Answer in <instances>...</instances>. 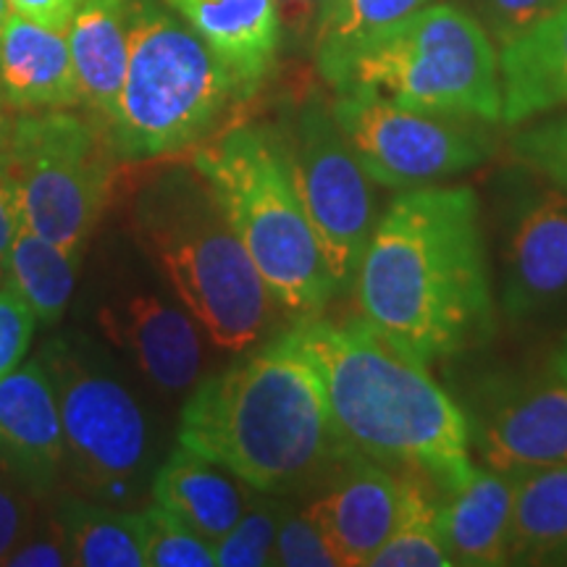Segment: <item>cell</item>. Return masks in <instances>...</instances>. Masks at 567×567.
<instances>
[{"instance_id":"cell-36","label":"cell","mask_w":567,"mask_h":567,"mask_svg":"<svg viewBox=\"0 0 567 567\" xmlns=\"http://www.w3.org/2000/svg\"><path fill=\"white\" fill-rule=\"evenodd\" d=\"M21 229H24V218H21L17 187H13L6 161H0V279H3L6 258H9L13 239Z\"/></svg>"},{"instance_id":"cell-13","label":"cell","mask_w":567,"mask_h":567,"mask_svg":"<svg viewBox=\"0 0 567 567\" xmlns=\"http://www.w3.org/2000/svg\"><path fill=\"white\" fill-rule=\"evenodd\" d=\"M321 484V492L302 513L323 534L337 565H371L400 520L405 476L352 452Z\"/></svg>"},{"instance_id":"cell-25","label":"cell","mask_w":567,"mask_h":567,"mask_svg":"<svg viewBox=\"0 0 567 567\" xmlns=\"http://www.w3.org/2000/svg\"><path fill=\"white\" fill-rule=\"evenodd\" d=\"M66 528L71 565L82 567H142L145 538L142 513L103 505V502H69L61 509Z\"/></svg>"},{"instance_id":"cell-1","label":"cell","mask_w":567,"mask_h":567,"mask_svg":"<svg viewBox=\"0 0 567 567\" xmlns=\"http://www.w3.org/2000/svg\"><path fill=\"white\" fill-rule=\"evenodd\" d=\"M352 292L363 321L429 368L486 344L496 321L476 193L431 184L396 195Z\"/></svg>"},{"instance_id":"cell-14","label":"cell","mask_w":567,"mask_h":567,"mask_svg":"<svg viewBox=\"0 0 567 567\" xmlns=\"http://www.w3.org/2000/svg\"><path fill=\"white\" fill-rule=\"evenodd\" d=\"M567 295V193L547 182L509 213L502 239V305L528 318Z\"/></svg>"},{"instance_id":"cell-15","label":"cell","mask_w":567,"mask_h":567,"mask_svg":"<svg viewBox=\"0 0 567 567\" xmlns=\"http://www.w3.org/2000/svg\"><path fill=\"white\" fill-rule=\"evenodd\" d=\"M66 465L59 396L42 358L13 368L0 379V467L45 494Z\"/></svg>"},{"instance_id":"cell-6","label":"cell","mask_w":567,"mask_h":567,"mask_svg":"<svg viewBox=\"0 0 567 567\" xmlns=\"http://www.w3.org/2000/svg\"><path fill=\"white\" fill-rule=\"evenodd\" d=\"M316 59L337 92H375L408 109L502 124L499 53L481 21L452 3L425 6Z\"/></svg>"},{"instance_id":"cell-22","label":"cell","mask_w":567,"mask_h":567,"mask_svg":"<svg viewBox=\"0 0 567 567\" xmlns=\"http://www.w3.org/2000/svg\"><path fill=\"white\" fill-rule=\"evenodd\" d=\"M515 478L476 467L463 484L444 494L442 536L452 565H509V520Z\"/></svg>"},{"instance_id":"cell-19","label":"cell","mask_w":567,"mask_h":567,"mask_svg":"<svg viewBox=\"0 0 567 567\" xmlns=\"http://www.w3.org/2000/svg\"><path fill=\"white\" fill-rule=\"evenodd\" d=\"M499 74L507 126L567 109V3L499 48Z\"/></svg>"},{"instance_id":"cell-8","label":"cell","mask_w":567,"mask_h":567,"mask_svg":"<svg viewBox=\"0 0 567 567\" xmlns=\"http://www.w3.org/2000/svg\"><path fill=\"white\" fill-rule=\"evenodd\" d=\"M40 358L59 396L71 476L95 502L134 505L153 463L151 429L134 394L90 344L53 339Z\"/></svg>"},{"instance_id":"cell-21","label":"cell","mask_w":567,"mask_h":567,"mask_svg":"<svg viewBox=\"0 0 567 567\" xmlns=\"http://www.w3.org/2000/svg\"><path fill=\"white\" fill-rule=\"evenodd\" d=\"M69 48L87 103L105 130L116 122L132 48V0H82L71 19Z\"/></svg>"},{"instance_id":"cell-34","label":"cell","mask_w":567,"mask_h":567,"mask_svg":"<svg viewBox=\"0 0 567 567\" xmlns=\"http://www.w3.org/2000/svg\"><path fill=\"white\" fill-rule=\"evenodd\" d=\"M38 318L21 297L9 287H0V379L21 365L30 350Z\"/></svg>"},{"instance_id":"cell-37","label":"cell","mask_w":567,"mask_h":567,"mask_svg":"<svg viewBox=\"0 0 567 567\" xmlns=\"http://www.w3.org/2000/svg\"><path fill=\"white\" fill-rule=\"evenodd\" d=\"M82 0H9L11 11L42 27L66 32Z\"/></svg>"},{"instance_id":"cell-41","label":"cell","mask_w":567,"mask_h":567,"mask_svg":"<svg viewBox=\"0 0 567 567\" xmlns=\"http://www.w3.org/2000/svg\"><path fill=\"white\" fill-rule=\"evenodd\" d=\"M9 13H11L9 0H0V32H3V24H6V19H9Z\"/></svg>"},{"instance_id":"cell-30","label":"cell","mask_w":567,"mask_h":567,"mask_svg":"<svg viewBox=\"0 0 567 567\" xmlns=\"http://www.w3.org/2000/svg\"><path fill=\"white\" fill-rule=\"evenodd\" d=\"M513 155L536 176L567 193V116L517 132Z\"/></svg>"},{"instance_id":"cell-40","label":"cell","mask_w":567,"mask_h":567,"mask_svg":"<svg viewBox=\"0 0 567 567\" xmlns=\"http://www.w3.org/2000/svg\"><path fill=\"white\" fill-rule=\"evenodd\" d=\"M551 363H555V371L567 381V337L563 339V344H559V350L555 352V360H551Z\"/></svg>"},{"instance_id":"cell-29","label":"cell","mask_w":567,"mask_h":567,"mask_svg":"<svg viewBox=\"0 0 567 567\" xmlns=\"http://www.w3.org/2000/svg\"><path fill=\"white\" fill-rule=\"evenodd\" d=\"M284 505L266 492H252V499L229 534L216 544V565L264 567L274 563V544L279 534Z\"/></svg>"},{"instance_id":"cell-18","label":"cell","mask_w":567,"mask_h":567,"mask_svg":"<svg viewBox=\"0 0 567 567\" xmlns=\"http://www.w3.org/2000/svg\"><path fill=\"white\" fill-rule=\"evenodd\" d=\"M0 97L13 111H63L82 103L66 32L9 13L0 32Z\"/></svg>"},{"instance_id":"cell-16","label":"cell","mask_w":567,"mask_h":567,"mask_svg":"<svg viewBox=\"0 0 567 567\" xmlns=\"http://www.w3.org/2000/svg\"><path fill=\"white\" fill-rule=\"evenodd\" d=\"M101 323L163 392H184L200 379V323L184 305L179 308L158 295H132L122 305L103 308Z\"/></svg>"},{"instance_id":"cell-4","label":"cell","mask_w":567,"mask_h":567,"mask_svg":"<svg viewBox=\"0 0 567 567\" xmlns=\"http://www.w3.org/2000/svg\"><path fill=\"white\" fill-rule=\"evenodd\" d=\"M132 226L213 344L247 352L264 342L281 308L193 163L145 176L132 203Z\"/></svg>"},{"instance_id":"cell-9","label":"cell","mask_w":567,"mask_h":567,"mask_svg":"<svg viewBox=\"0 0 567 567\" xmlns=\"http://www.w3.org/2000/svg\"><path fill=\"white\" fill-rule=\"evenodd\" d=\"M113 155L109 134L66 111L13 118L6 168L27 229L82 252L111 197Z\"/></svg>"},{"instance_id":"cell-24","label":"cell","mask_w":567,"mask_h":567,"mask_svg":"<svg viewBox=\"0 0 567 567\" xmlns=\"http://www.w3.org/2000/svg\"><path fill=\"white\" fill-rule=\"evenodd\" d=\"M76 266L80 252H71L24 226L6 258L3 281L30 305L38 323L53 326L66 313L74 295Z\"/></svg>"},{"instance_id":"cell-7","label":"cell","mask_w":567,"mask_h":567,"mask_svg":"<svg viewBox=\"0 0 567 567\" xmlns=\"http://www.w3.org/2000/svg\"><path fill=\"white\" fill-rule=\"evenodd\" d=\"M237 97L231 76L161 0H132V48L116 122V158L145 163L195 151Z\"/></svg>"},{"instance_id":"cell-42","label":"cell","mask_w":567,"mask_h":567,"mask_svg":"<svg viewBox=\"0 0 567 567\" xmlns=\"http://www.w3.org/2000/svg\"><path fill=\"white\" fill-rule=\"evenodd\" d=\"M331 3V0H323V9H326V6H329ZM323 13V11H321Z\"/></svg>"},{"instance_id":"cell-32","label":"cell","mask_w":567,"mask_h":567,"mask_svg":"<svg viewBox=\"0 0 567 567\" xmlns=\"http://www.w3.org/2000/svg\"><path fill=\"white\" fill-rule=\"evenodd\" d=\"M471 3L473 17L481 21L494 45L505 48L567 0H471Z\"/></svg>"},{"instance_id":"cell-38","label":"cell","mask_w":567,"mask_h":567,"mask_svg":"<svg viewBox=\"0 0 567 567\" xmlns=\"http://www.w3.org/2000/svg\"><path fill=\"white\" fill-rule=\"evenodd\" d=\"M284 32L302 40L308 34H316L318 19H321L323 0H276Z\"/></svg>"},{"instance_id":"cell-33","label":"cell","mask_w":567,"mask_h":567,"mask_svg":"<svg viewBox=\"0 0 567 567\" xmlns=\"http://www.w3.org/2000/svg\"><path fill=\"white\" fill-rule=\"evenodd\" d=\"M6 567H66L71 549L61 515L34 517L32 528L17 544V549L3 559Z\"/></svg>"},{"instance_id":"cell-27","label":"cell","mask_w":567,"mask_h":567,"mask_svg":"<svg viewBox=\"0 0 567 567\" xmlns=\"http://www.w3.org/2000/svg\"><path fill=\"white\" fill-rule=\"evenodd\" d=\"M431 3L434 0H331L313 34L316 55L342 51Z\"/></svg>"},{"instance_id":"cell-26","label":"cell","mask_w":567,"mask_h":567,"mask_svg":"<svg viewBox=\"0 0 567 567\" xmlns=\"http://www.w3.org/2000/svg\"><path fill=\"white\" fill-rule=\"evenodd\" d=\"M429 488H434L429 481L405 476L400 520L371 567H452L442 536V507Z\"/></svg>"},{"instance_id":"cell-12","label":"cell","mask_w":567,"mask_h":567,"mask_svg":"<svg viewBox=\"0 0 567 567\" xmlns=\"http://www.w3.org/2000/svg\"><path fill=\"white\" fill-rule=\"evenodd\" d=\"M463 410L481 467L520 478L567 465V381L557 371L486 381Z\"/></svg>"},{"instance_id":"cell-35","label":"cell","mask_w":567,"mask_h":567,"mask_svg":"<svg viewBox=\"0 0 567 567\" xmlns=\"http://www.w3.org/2000/svg\"><path fill=\"white\" fill-rule=\"evenodd\" d=\"M30 494V488L13 478L9 471L0 473V565L17 549L38 517Z\"/></svg>"},{"instance_id":"cell-5","label":"cell","mask_w":567,"mask_h":567,"mask_svg":"<svg viewBox=\"0 0 567 567\" xmlns=\"http://www.w3.org/2000/svg\"><path fill=\"white\" fill-rule=\"evenodd\" d=\"M193 166L216 193L281 313L292 321L321 316L337 284L297 193L279 132L231 126L195 147Z\"/></svg>"},{"instance_id":"cell-2","label":"cell","mask_w":567,"mask_h":567,"mask_svg":"<svg viewBox=\"0 0 567 567\" xmlns=\"http://www.w3.org/2000/svg\"><path fill=\"white\" fill-rule=\"evenodd\" d=\"M281 339L313 368L331 423L352 452L442 494L476 471L463 405L429 365L363 318H302Z\"/></svg>"},{"instance_id":"cell-23","label":"cell","mask_w":567,"mask_h":567,"mask_svg":"<svg viewBox=\"0 0 567 567\" xmlns=\"http://www.w3.org/2000/svg\"><path fill=\"white\" fill-rule=\"evenodd\" d=\"M509 565H563L567 559V465L515 478Z\"/></svg>"},{"instance_id":"cell-10","label":"cell","mask_w":567,"mask_h":567,"mask_svg":"<svg viewBox=\"0 0 567 567\" xmlns=\"http://www.w3.org/2000/svg\"><path fill=\"white\" fill-rule=\"evenodd\" d=\"M331 113L373 184L400 193L473 172L496 153L494 124L478 116L408 109L375 92H339Z\"/></svg>"},{"instance_id":"cell-28","label":"cell","mask_w":567,"mask_h":567,"mask_svg":"<svg viewBox=\"0 0 567 567\" xmlns=\"http://www.w3.org/2000/svg\"><path fill=\"white\" fill-rule=\"evenodd\" d=\"M145 567H213L216 547L166 507L142 509Z\"/></svg>"},{"instance_id":"cell-31","label":"cell","mask_w":567,"mask_h":567,"mask_svg":"<svg viewBox=\"0 0 567 567\" xmlns=\"http://www.w3.org/2000/svg\"><path fill=\"white\" fill-rule=\"evenodd\" d=\"M281 567H331L337 565L334 551L316 523L305 513H295L284 505L279 534L274 544V563Z\"/></svg>"},{"instance_id":"cell-39","label":"cell","mask_w":567,"mask_h":567,"mask_svg":"<svg viewBox=\"0 0 567 567\" xmlns=\"http://www.w3.org/2000/svg\"><path fill=\"white\" fill-rule=\"evenodd\" d=\"M13 130V118L9 116V105L0 97V161H6V153H9V140Z\"/></svg>"},{"instance_id":"cell-20","label":"cell","mask_w":567,"mask_h":567,"mask_svg":"<svg viewBox=\"0 0 567 567\" xmlns=\"http://www.w3.org/2000/svg\"><path fill=\"white\" fill-rule=\"evenodd\" d=\"M155 505L182 517L216 547L250 505L252 486L187 446H176L151 481Z\"/></svg>"},{"instance_id":"cell-11","label":"cell","mask_w":567,"mask_h":567,"mask_svg":"<svg viewBox=\"0 0 567 567\" xmlns=\"http://www.w3.org/2000/svg\"><path fill=\"white\" fill-rule=\"evenodd\" d=\"M279 137L337 292H350L381 218L373 179L323 103L302 105Z\"/></svg>"},{"instance_id":"cell-3","label":"cell","mask_w":567,"mask_h":567,"mask_svg":"<svg viewBox=\"0 0 567 567\" xmlns=\"http://www.w3.org/2000/svg\"><path fill=\"white\" fill-rule=\"evenodd\" d=\"M176 439L266 494L321 484L352 455L313 368L281 337L203 379L182 410Z\"/></svg>"},{"instance_id":"cell-17","label":"cell","mask_w":567,"mask_h":567,"mask_svg":"<svg viewBox=\"0 0 567 567\" xmlns=\"http://www.w3.org/2000/svg\"><path fill=\"white\" fill-rule=\"evenodd\" d=\"M200 38L231 76L237 97H250L271 74L284 27L276 0H161Z\"/></svg>"},{"instance_id":"cell-43","label":"cell","mask_w":567,"mask_h":567,"mask_svg":"<svg viewBox=\"0 0 567 567\" xmlns=\"http://www.w3.org/2000/svg\"><path fill=\"white\" fill-rule=\"evenodd\" d=\"M563 565H567V559H565V563H563Z\"/></svg>"}]
</instances>
